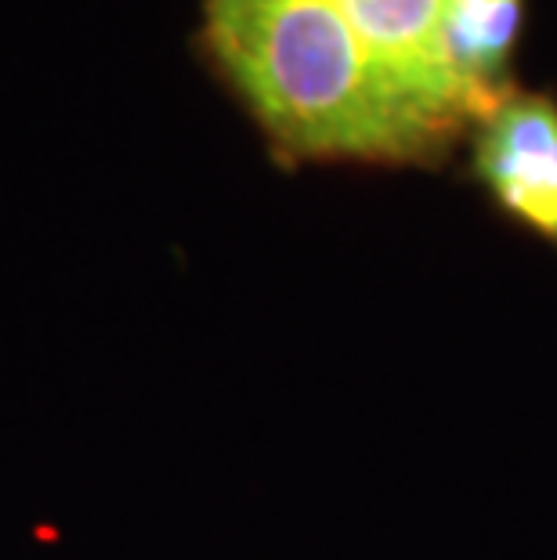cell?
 <instances>
[{"label":"cell","instance_id":"1","mask_svg":"<svg viewBox=\"0 0 557 560\" xmlns=\"http://www.w3.org/2000/svg\"><path fill=\"white\" fill-rule=\"evenodd\" d=\"M204 44L290 163L428 166L453 149L329 0H204Z\"/></svg>","mask_w":557,"mask_h":560},{"label":"cell","instance_id":"2","mask_svg":"<svg viewBox=\"0 0 557 560\" xmlns=\"http://www.w3.org/2000/svg\"><path fill=\"white\" fill-rule=\"evenodd\" d=\"M471 177L492 207L557 254V98L507 91L471 124Z\"/></svg>","mask_w":557,"mask_h":560},{"label":"cell","instance_id":"3","mask_svg":"<svg viewBox=\"0 0 557 560\" xmlns=\"http://www.w3.org/2000/svg\"><path fill=\"white\" fill-rule=\"evenodd\" d=\"M398 91L456 141L471 127L442 55V0H329Z\"/></svg>","mask_w":557,"mask_h":560},{"label":"cell","instance_id":"4","mask_svg":"<svg viewBox=\"0 0 557 560\" xmlns=\"http://www.w3.org/2000/svg\"><path fill=\"white\" fill-rule=\"evenodd\" d=\"M525 0H442V55L471 124L514 91L511 66Z\"/></svg>","mask_w":557,"mask_h":560}]
</instances>
